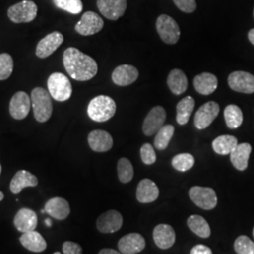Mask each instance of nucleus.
Listing matches in <instances>:
<instances>
[{
  "mask_svg": "<svg viewBox=\"0 0 254 254\" xmlns=\"http://www.w3.org/2000/svg\"><path fill=\"white\" fill-rule=\"evenodd\" d=\"M116 113V103L107 95L94 97L88 106L89 117L97 123H104L112 118Z\"/></svg>",
  "mask_w": 254,
  "mask_h": 254,
  "instance_id": "obj_2",
  "label": "nucleus"
},
{
  "mask_svg": "<svg viewBox=\"0 0 254 254\" xmlns=\"http://www.w3.org/2000/svg\"><path fill=\"white\" fill-rule=\"evenodd\" d=\"M38 179L34 174L27 171H19L10 181L9 190L13 194H19L25 188L36 187Z\"/></svg>",
  "mask_w": 254,
  "mask_h": 254,
  "instance_id": "obj_22",
  "label": "nucleus"
},
{
  "mask_svg": "<svg viewBox=\"0 0 254 254\" xmlns=\"http://www.w3.org/2000/svg\"><path fill=\"white\" fill-rule=\"evenodd\" d=\"M218 78L215 74L202 73L195 76L193 85L197 92L202 95L212 94L218 88Z\"/></svg>",
  "mask_w": 254,
  "mask_h": 254,
  "instance_id": "obj_24",
  "label": "nucleus"
},
{
  "mask_svg": "<svg viewBox=\"0 0 254 254\" xmlns=\"http://www.w3.org/2000/svg\"><path fill=\"white\" fill-rule=\"evenodd\" d=\"M156 30L167 45H175L180 38V28L174 19L167 14L160 15L156 20Z\"/></svg>",
  "mask_w": 254,
  "mask_h": 254,
  "instance_id": "obj_6",
  "label": "nucleus"
},
{
  "mask_svg": "<svg viewBox=\"0 0 254 254\" xmlns=\"http://www.w3.org/2000/svg\"><path fill=\"white\" fill-rule=\"evenodd\" d=\"M173 167L178 172H187L195 164V158L190 154H180L173 158Z\"/></svg>",
  "mask_w": 254,
  "mask_h": 254,
  "instance_id": "obj_34",
  "label": "nucleus"
},
{
  "mask_svg": "<svg viewBox=\"0 0 254 254\" xmlns=\"http://www.w3.org/2000/svg\"><path fill=\"white\" fill-rule=\"evenodd\" d=\"M174 134V127L171 125L164 126L157 133L154 138V147L157 150H165L173 137Z\"/></svg>",
  "mask_w": 254,
  "mask_h": 254,
  "instance_id": "obj_32",
  "label": "nucleus"
},
{
  "mask_svg": "<svg viewBox=\"0 0 254 254\" xmlns=\"http://www.w3.org/2000/svg\"><path fill=\"white\" fill-rule=\"evenodd\" d=\"M13 223L19 232L23 234L35 231L38 224L37 214L31 209H20L14 217Z\"/></svg>",
  "mask_w": 254,
  "mask_h": 254,
  "instance_id": "obj_17",
  "label": "nucleus"
},
{
  "mask_svg": "<svg viewBox=\"0 0 254 254\" xmlns=\"http://www.w3.org/2000/svg\"><path fill=\"white\" fill-rule=\"evenodd\" d=\"M104 27V21L100 16L93 12L87 11L82 15L80 21L75 25V31L83 36H91L98 33Z\"/></svg>",
  "mask_w": 254,
  "mask_h": 254,
  "instance_id": "obj_8",
  "label": "nucleus"
},
{
  "mask_svg": "<svg viewBox=\"0 0 254 254\" xmlns=\"http://www.w3.org/2000/svg\"><path fill=\"white\" fill-rule=\"evenodd\" d=\"M253 234H254V232H253Z\"/></svg>",
  "mask_w": 254,
  "mask_h": 254,
  "instance_id": "obj_48",
  "label": "nucleus"
},
{
  "mask_svg": "<svg viewBox=\"0 0 254 254\" xmlns=\"http://www.w3.org/2000/svg\"><path fill=\"white\" fill-rule=\"evenodd\" d=\"M54 254H62L61 253H59V252H57V253H55Z\"/></svg>",
  "mask_w": 254,
  "mask_h": 254,
  "instance_id": "obj_46",
  "label": "nucleus"
},
{
  "mask_svg": "<svg viewBox=\"0 0 254 254\" xmlns=\"http://www.w3.org/2000/svg\"><path fill=\"white\" fill-rule=\"evenodd\" d=\"M188 226L191 231L201 238H207L211 235V229L206 219L199 215H192L188 219Z\"/></svg>",
  "mask_w": 254,
  "mask_h": 254,
  "instance_id": "obj_30",
  "label": "nucleus"
},
{
  "mask_svg": "<svg viewBox=\"0 0 254 254\" xmlns=\"http://www.w3.org/2000/svg\"><path fill=\"white\" fill-rule=\"evenodd\" d=\"M13 71V60L7 53L0 54V80H6Z\"/></svg>",
  "mask_w": 254,
  "mask_h": 254,
  "instance_id": "obj_36",
  "label": "nucleus"
},
{
  "mask_svg": "<svg viewBox=\"0 0 254 254\" xmlns=\"http://www.w3.org/2000/svg\"><path fill=\"white\" fill-rule=\"evenodd\" d=\"M167 83L171 91L175 95H180L184 93L189 87L187 75L179 69H174L171 71V73H169Z\"/></svg>",
  "mask_w": 254,
  "mask_h": 254,
  "instance_id": "obj_27",
  "label": "nucleus"
},
{
  "mask_svg": "<svg viewBox=\"0 0 254 254\" xmlns=\"http://www.w3.org/2000/svg\"><path fill=\"white\" fill-rule=\"evenodd\" d=\"M64 65L69 75L77 81H88L98 72L97 63L74 47H69L64 51Z\"/></svg>",
  "mask_w": 254,
  "mask_h": 254,
  "instance_id": "obj_1",
  "label": "nucleus"
},
{
  "mask_svg": "<svg viewBox=\"0 0 254 254\" xmlns=\"http://www.w3.org/2000/svg\"><path fill=\"white\" fill-rule=\"evenodd\" d=\"M20 242L23 247L32 253L45 252L47 247L46 239L40 233L35 231L24 233L20 237Z\"/></svg>",
  "mask_w": 254,
  "mask_h": 254,
  "instance_id": "obj_26",
  "label": "nucleus"
},
{
  "mask_svg": "<svg viewBox=\"0 0 254 254\" xmlns=\"http://www.w3.org/2000/svg\"><path fill=\"white\" fill-rule=\"evenodd\" d=\"M154 240L159 249L167 250L175 243V232L169 224H158L154 229Z\"/></svg>",
  "mask_w": 254,
  "mask_h": 254,
  "instance_id": "obj_20",
  "label": "nucleus"
},
{
  "mask_svg": "<svg viewBox=\"0 0 254 254\" xmlns=\"http://www.w3.org/2000/svg\"><path fill=\"white\" fill-rule=\"evenodd\" d=\"M31 99L25 91H17L9 102V114L15 120H24L29 113Z\"/></svg>",
  "mask_w": 254,
  "mask_h": 254,
  "instance_id": "obj_11",
  "label": "nucleus"
},
{
  "mask_svg": "<svg viewBox=\"0 0 254 254\" xmlns=\"http://www.w3.org/2000/svg\"><path fill=\"white\" fill-rule=\"evenodd\" d=\"M1 170H2V169H1V165H0V174H1Z\"/></svg>",
  "mask_w": 254,
  "mask_h": 254,
  "instance_id": "obj_47",
  "label": "nucleus"
},
{
  "mask_svg": "<svg viewBox=\"0 0 254 254\" xmlns=\"http://www.w3.org/2000/svg\"><path fill=\"white\" fill-rule=\"evenodd\" d=\"M219 110V105L214 101H210L202 105L195 114V127L200 130L207 128L218 117Z\"/></svg>",
  "mask_w": 254,
  "mask_h": 254,
  "instance_id": "obj_9",
  "label": "nucleus"
},
{
  "mask_svg": "<svg viewBox=\"0 0 254 254\" xmlns=\"http://www.w3.org/2000/svg\"><path fill=\"white\" fill-rule=\"evenodd\" d=\"M252 153V146L249 143L237 144L234 151L230 154L231 162L238 171H245L248 168L249 158Z\"/></svg>",
  "mask_w": 254,
  "mask_h": 254,
  "instance_id": "obj_25",
  "label": "nucleus"
},
{
  "mask_svg": "<svg viewBox=\"0 0 254 254\" xmlns=\"http://www.w3.org/2000/svg\"><path fill=\"white\" fill-rule=\"evenodd\" d=\"M248 37H249V40H250V42L253 44L254 46V28L253 29H251L250 31H249V34H248Z\"/></svg>",
  "mask_w": 254,
  "mask_h": 254,
  "instance_id": "obj_43",
  "label": "nucleus"
},
{
  "mask_svg": "<svg viewBox=\"0 0 254 254\" xmlns=\"http://www.w3.org/2000/svg\"><path fill=\"white\" fill-rule=\"evenodd\" d=\"M195 108V100L191 96L182 99L176 107V121L180 126H185L190 119Z\"/></svg>",
  "mask_w": 254,
  "mask_h": 254,
  "instance_id": "obj_28",
  "label": "nucleus"
},
{
  "mask_svg": "<svg viewBox=\"0 0 254 254\" xmlns=\"http://www.w3.org/2000/svg\"><path fill=\"white\" fill-rule=\"evenodd\" d=\"M140 157L143 163L146 165H152L156 161V154L154 147L150 143H145L140 148Z\"/></svg>",
  "mask_w": 254,
  "mask_h": 254,
  "instance_id": "obj_38",
  "label": "nucleus"
},
{
  "mask_svg": "<svg viewBox=\"0 0 254 254\" xmlns=\"http://www.w3.org/2000/svg\"><path fill=\"white\" fill-rule=\"evenodd\" d=\"M98 254H123L121 253H119L115 250H112V249H103L101 250Z\"/></svg>",
  "mask_w": 254,
  "mask_h": 254,
  "instance_id": "obj_42",
  "label": "nucleus"
},
{
  "mask_svg": "<svg viewBox=\"0 0 254 254\" xmlns=\"http://www.w3.org/2000/svg\"><path fill=\"white\" fill-rule=\"evenodd\" d=\"M64 35L59 32L54 31L45 38H43L36 46V56L40 59H46L54 53L55 51L63 45Z\"/></svg>",
  "mask_w": 254,
  "mask_h": 254,
  "instance_id": "obj_13",
  "label": "nucleus"
},
{
  "mask_svg": "<svg viewBox=\"0 0 254 254\" xmlns=\"http://www.w3.org/2000/svg\"><path fill=\"white\" fill-rule=\"evenodd\" d=\"M159 190L155 183L150 179H143L139 182L136 189V199L141 203H150L157 200Z\"/></svg>",
  "mask_w": 254,
  "mask_h": 254,
  "instance_id": "obj_23",
  "label": "nucleus"
},
{
  "mask_svg": "<svg viewBox=\"0 0 254 254\" xmlns=\"http://www.w3.org/2000/svg\"><path fill=\"white\" fill-rule=\"evenodd\" d=\"M237 144L238 142L236 136L223 135V136H218L217 138L214 139L212 147L217 154L227 155L234 151V149L236 148Z\"/></svg>",
  "mask_w": 254,
  "mask_h": 254,
  "instance_id": "obj_29",
  "label": "nucleus"
},
{
  "mask_svg": "<svg viewBox=\"0 0 254 254\" xmlns=\"http://www.w3.org/2000/svg\"><path fill=\"white\" fill-rule=\"evenodd\" d=\"M3 199H4V194H3V192L0 191V201L3 200Z\"/></svg>",
  "mask_w": 254,
  "mask_h": 254,
  "instance_id": "obj_45",
  "label": "nucleus"
},
{
  "mask_svg": "<svg viewBox=\"0 0 254 254\" xmlns=\"http://www.w3.org/2000/svg\"><path fill=\"white\" fill-rule=\"evenodd\" d=\"M30 99L34 118L39 123L47 122L53 112V104L50 93L43 88L37 87L31 91Z\"/></svg>",
  "mask_w": 254,
  "mask_h": 254,
  "instance_id": "obj_3",
  "label": "nucleus"
},
{
  "mask_svg": "<svg viewBox=\"0 0 254 254\" xmlns=\"http://www.w3.org/2000/svg\"></svg>",
  "mask_w": 254,
  "mask_h": 254,
  "instance_id": "obj_49",
  "label": "nucleus"
},
{
  "mask_svg": "<svg viewBox=\"0 0 254 254\" xmlns=\"http://www.w3.org/2000/svg\"><path fill=\"white\" fill-rule=\"evenodd\" d=\"M190 254H213L211 249L205 245H196L191 249Z\"/></svg>",
  "mask_w": 254,
  "mask_h": 254,
  "instance_id": "obj_41",
  "label": "nucleus"
},
{
  "mask_svg": "<svg viewBox=\"0 0 254 254\" xmlns=\"http://www.w3.org/2000/svg\"><path fill=\"white\" fill-rule=\"evenodd\" d=\"M45 210L50 217L58 220H64L71 212L69 202L61 197H55L48 200L46 203Z\"/></svg>",
  "mask_w": 254,
  "mask_h": 254,
  "instance_id": "obj_21",
  "label": "nucleus"
},
{
  "mask_svg": "<svg viewBox=\"0 0 254 254\" xmlns=\"http://www.w3.org/2000/svg\"><path fill=\"white\" fill-rule=\"evenodd\" d=\"M56 7L72 14H78L83 9L81 0H53Z\"/></svg>",
  "mask_w": 254,
  "mask_h": 254,
  "instance_id": "obj_35",
  "label": "nucleus"
},
{
  "mask_svg": "<svg viewBox=\"0 0 254 254\" xmlns=\"http://www.w3.org/2000/svg\"><path fill=\"white\" fill-rule=\"evenodd\" d=\"M189 194L191 200L200 208L211 210L217 206V194L211 188L193 187L191 188Z\"/></svg>",
  "mask_w": 254,
  "mask_h": 254,
  "instance_id": "obj_7",
  "label": "nucleus"
},
{
  "mask_svg": "<svg viewBox=\"0 0 254 254\" xmlns=\"http://www.w3.org/2000/svg\"><path fill=\"white\" fill-rule=\"evenodd\" d=\"M117 171H118L119 180L122 183L127 184L133 179L134 168L129 159L125 157L121 158L117 165Z\"/></svg>",
  "mask_w": 254,
  "mask_h": 254,
  "instance_id": "obj_33",
  "label": "nucleus"
},
{
  "mask_svg": "<svg viewBox=\"0 0 254 254\" xmlns=\"http://www.w3.org/2000/svg\"><path fill=\"white\" fill-rule=\"evenodd\" d=\"M112 81L117 86L125 87L131 85L138 77V71L135 66L123 64L118 66L112 73Z\"/></svg>",
  "mask_w": 254,
  "mask_h": 254,
  "instance_id": "obj_19",
  "label": "nucleus"
},
{
  "mask_svg": "<svg viewBox=\"0 0 254 254\" xmlns=\"http://www.w3.org/2000/svg\"><path fill=\"white\" fill-rule=\"evenodd\" d=\"M63 251L64 254H82V247L72 241H66L63 245Z\"/></svg>",
  "mask_w": 254,
  "mask_h": 254,
  "instance_id": "obj_40",
  "label": "nucleus"
},
{
  "mask_svg": "<svg viewBox=\"0 0 254 254\" xmlns=\"http://www.w3.org/2000/svg\"><path fill=\"white\" fill-rule=\"evenodd\" d=\"M224 119L230 129H236L243 123L242 110L236 105H229L224 109Z\"/></svg>",
  "mask_w": 254,
  "mask_h": 254,
  "instance_id": "obj_31",
  "label": "nucleus"
},
{
  "mask_svg": "<svg viewBox=\"0 0 254 254\" xmlns=\"http://www.w3.org/2000/svg\"><path fill=\"white\" fill-rule=\"evenodd\" d=\"M166 111L162 107H154L150 110L143 122L142 130L146 136H153L164 127L166 121Z\"/></svg>",
  "mask_w": 254,
  "mask_h": 254,
  "instance_id": "obj_12",
  "label": "nucleus"
},
{
  "mask_svg": "<svg viewBox=\"0 0 254 254\" xmlns=\"http://www.w3.org/2000/svg\"><path fill=\"white\" fill-rule=\"evenodd\" d=\"M46 224L47 227H51V226H52V221H51L50 218H46Z\"/></svg>",
  "mask_w": 254,
  "mask_h": 254,
  "instance_id": "obj_44",
  "label": "nucleus"
},
{
  "mask_svg": "<svg viewBox=\"0 0 254 254\" xmlns=\"http://www.w3.org/2000/svg\"><path fill=\"white\" fill-rule=\"evenodd\" d=\"M47 88L52 98L59 102L70 99L73 92L71 82L65 74L62 73H52L48 77Z\"/></svg>",
  "mask_w": 254,
  "mask_h": 254,
  "instance_id": "obj_4",
  "label": "nucleus"
},
{
  "mask_svg": "<svg viewBox=\"0 0 254 254\" xmlns=\"http://www.w3.org/2000/svg\"><path fill=\"white\" fill-rule=\"evenodd\" d=\"M123 216L116 210H109L102 214L96 221L98 231L104 234L115 233L123 226Z\"/></svg>",
  "mask_w": 254,
  "mask_h": 254,
  "instance_id": "obj_14",
  "label": "nucleus"
},
{
  "mask_svg": "<svg viewBox=\"0 0 254 254\" xmlns=\"http://www.w3.org/2000/svg\"><path fill=\"white\" fill-rule=\"evenodd\" d=\"M145 245V239L143 236L136 233H132L119 240L118 249L121 254H136L143 251Z\"/></svg>",
  "mask_w": 254,
  "mask_h": 254,
  "instance_id": "obj_16",
  "label": "nucleus"
},
{
  "mask_svg": "<svg viewBox=\"0 0 254 254\" xmlns=\"http://www.w3.org/2000/svg\"><path fill=\"white\" fill-rule=\"evenodd\" d=\"M228 84L233 91L251 94L254 92V75L252 73L236 71L228 77Z\"/></svg>",
  "mask_w": 254,
  "mask_h": 254,
  "instance_id": "obj_10",
  "label": "nucleus"
},
{
  "mask_svg": "<svg viewBox=\"0 0 254 254\" xmlns=\"http://www.w3.org/2000/svg\"><path fill=\"white\" fill-rule=\"evenodd\" d=\"M235 250L237 254H254V243L248 236H238L235 242Z\"/></svg>",
  "mask_w": 254,
  "mask_h": 254,
  "instance_id": "obj_37",
  "label": "nucleus"
},
{
  "mask_svg": "<svg viewBox=\"0 0 254 254\" xmlns=\"http://www.w3.org/2000/svg\"><path fill=\"white\" fill-rule=\"evenodd\" d=\"M97 8L106 18L116 21L125 14L127 0H97Z\"/></svg>",
  "mask_w": 254,
  "mask_h": 254,
  "instance_id": "obj_15",
  "label": "nucleus"
},
{
  "mask_svg": "<svg viewBox=\"0 0 254 254\" xmlns=\"http://www.w3.org/2000/svg\"><path fill=\"white\" fill-rule=\"evenodd\" d=\"M88 142L92 151L97 153H104L108 152L112 148L113 138L107 131L94 130L89 134Z\"/></svg>",
  "mask_w": 254,
  "mask_h": 254,
  "instance_id": "obj_18",
  "label": "nucleus"
},
{
  "mask_svg": "<svg viewBox=\"0 0 254 254\" xmlns=\"http://www.w3.org/2000/svg\"><path fill=\"white\" fill-rule=\"evenodd\" d=\"M173 2L178 9L186 13H192L197 8L195 0H173Z\"/></svg>",
  "mask_w": 254,
  "mask_h": 254,
  "instance_id": "obj_39",
  "label": "nucleus"
},
{
  "mask_svg": "<svg viewBox=\"0 0 254 254\" xmlns=\"http://www.w3.org/2000/svg\"><path fill=\"white\" fill-rule=\"evenodd\" d=\"M38 7L31 0H24L8 9V16L13 23H29L36 18Z\"/></svg>",
  "mask_w": 254,
  "mask_h": 254,
  "instance_id": "obj_5",
  "label": "nucleus"
}]
</instances>
